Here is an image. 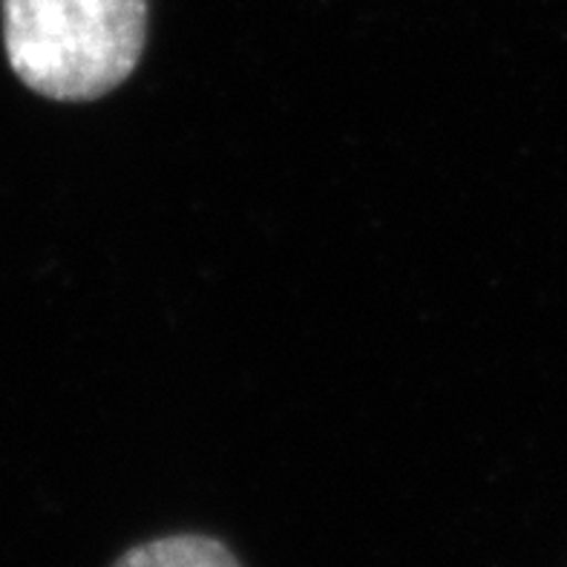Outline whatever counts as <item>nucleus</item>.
<instances>
[{"mask_svg": "<svg viewBox=\"0 0 567 567\" xmlns=\"http://www.w3.org/2000/svg\"><path fill=\"white\" fill-rule=\"evenodd\" d=\"M12 72L52 101H93L130 79L147 38V0H0Z\"/></svg>", "mask_w": 567, "mask_h": 567, "instance_id": "f257e3e1", "label": "nucleus"}, {"mask_svg": "<svg viewBox=\"0 0 567 567\" xmlns=\"http://www.w3.org/2000/svg\"><path fill=\"white\" fill-rule=\"evenodd\" d=\"M113 567H243L239 559L214 536L202 533H176L162 539L130 547Z\"/></svg>", "mask_w": 567, "mask_h": 567, "instance_id": "f03ea898", "label": "nucleus"}]
</instances>
